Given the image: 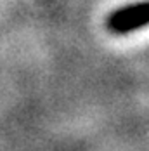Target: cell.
Returning a JSON list of instances; mask_svg holds the SVG:
<instances>
[{"instance_id":"cell-1","label":"cell","mask_w":149,"mask_h":151,"mask_svg":"<svg viewBox=\"0 0 149 151\" xmlns=\"http://www.w3.org/2000/svg\"><path fill=\"white\" fill-rule=\"evenodd\" d=\"M149 23V2L135 5V7H125L111 16V28L116 31H128L132 28H139Z\"/></svg>"}]
</instances>
